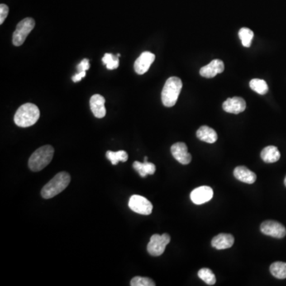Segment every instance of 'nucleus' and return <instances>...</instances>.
<instances>
[{
	"instance_id": "nucleus-8",
	"label": "nucleus",
	"mask_w": 286,
	"mask_h": 286,
	"mask_svg": "<svg viewBox=\"0 0 286 286\" xmlns=\"http://www.w3.org/2000/svg\"><path fill=\"white\" fill-rule=\"evenodd\" d=\"M260 230L264 235L276 239H282L286 235V227L282 224L273 220H267L263 222L261 225Z\"/></svg>"
},
{
	"instance_id": "nucleus-11",
	"label": "nucleus",
	"mask_w": 286,
	"mask_h": 286,
	"mask_svg": "<svg viewBox=\"0 0 286 286\" xmlns=\"http://www.w3.org/2000/svg\"><path fill=\"white\" fill-rule=\"evenodd\" d=\"M154 60L155 55L154 54L150 52H143L135 62L134 68L136 73L139 75H143L146 73Z\"/></svg>"
},
{
	"instance_id": "nucleus-13",
	"label": "nucleus",
	"mask_w": 286,
	"mask_h": 286,
	"mask_svg": "<svg viewBox=\"0 0 286 286\" xmlns=\"http://www.w3.org/2000/svg\"><path fill=\"white\" fill-rule=\"evenodd\" d=\"M225 70L224 62L219 59H215L209 64L202 67L200 70V74L205 78H212L217 74L222 73Z\"/></svg>"
},
{
	"instance_id": "nucleus-28",
	"label": "nucleus",
	"mask_w": 286,
	"mask_h": 286,
	"mask_svg": "<svg viewBox=\"0 0 286 286\" xmlns=\"http://www.w3.org/2000/svg\"><path fill=\"white\" fill-rule=\"evenodd\" d=\"M78 72H86L90 68L89 60L85 58L77 67Z\"/></svg>"
},
{
	"instance_id": "nucleus-10",
	"label": "nucleus",
	"mask_w": 286,
	"mask_h": 286,
	"mask_svg": "<svg viewBox=\"0 0 286 286\" xmlns=\"http://www.w3.org/2000/svg\"><path fill=\"white\" fill-rule=\"evenodd\" d=\"M173 158L182 164H188L192 161V155L188 152V147L184 143H177L171 146Z\"/></svg>"
},
{
	"instance_id": "nucleus-23",
	"label": "nucleus",
	"mask_w": 286,
	"mask_h": 286,
	"mask_svg": "<svg viewBox=\"0 0 286 286\" xmlns=\"http://www.w3.org/2000/svg\"><path fill=\"white\" fill-rule=\"evenodd\" d=\"M239 36L244 47H250L254 38V32L252 30L246 27L242 28L239 30Z\"/></svg>"
},
{
	"instance_id": "nucleus-19",
	"label": "nucleus",
	"mask_w": 286,
	"mask_h": 286,
	"mask_svg": "<svg viewBox=\"0 0 286 286\" xmlns=\"http://www.w3.org/2000/svg\"><path fill=\"white\" fill-rule=\"evenodd\" d=\"M133 168L139 173V175L142 177H145L148 174L152 175L156 171L155 164L149 163L147 161H145L143 163L135 162L133 164Z\"/></svg>"
},
{
	"instance_id": "nucleus-27",
	"label": "nucleus",
	"mask_w": 286,
	"mask_h": 286,
	"mask_svg": "<svg viewBox=\"0 0 286 286\" xmlns=\"http://www.w3.org/2000/svg\"><path fill=\"white\" fill-rule=\"evenodd\" d=\"M9 7H7V5L3 4V3L0 5V24L1 25L3 23V21L7 19Z\"/></svg>"
},
{
	"instance_id": "nucleus-20",
	"label": "nucleus",
	"mask_w": 286,
	"mask_h": 286,
	"mask_svg": "<svg viewBox=\"0 0 286 286\" xmlns=\"http://www.w3.org/2000/svg\"><path fill=\"white\" fill-rule=\"evenodd\" d=\"M269 270L273 277L278 279L286 278V263L276 262L271 264L269 267Z\"/></svg>"
},
{
	"instance_id": "nucleus-21",
	"label": "nucleus",
	"mask_w": 286,
	"mask_h": 286,
	"mask_svg": "<svg viewBox=\"0 0 286 286\" xmlns=\"http://www.w3.org/2000/svg\"><path fill=\"white\" fill-rule=\"evenodd\" d=\"M106 157L111 162V164H114V165L117 164L120 161L125 163V162L128 160V154L124 150H120V151L117 152L108 150L106 153Z\"/></svg>"
},
{
	"instance_id": "nucleus-15",
	"label": "nucleus",
	"mask_w": 286,
	"mask_h": 286,
	"mask_svg": "<svg viewBox=\"0 0 286 286\" xmlns=\"http://www.w3.org/2000/svg\"><path fill=\"white\" fill-rule=\"evenodd\" d=\"M235 243V239L231 234H220L211 240V245L217 250H225L231 247Z\"/></svg>"
},
{
	"instance_id": "nucleus-25",
	"label": "nucleus",
	"mask_w": 286,
	"mask_h": 286,
	"mask_svg": "<svg viewBox=\"0 0 286 286\" xmlns=\"http://www.w3.org/2000/svg\"><path fill=\"white\" fill-rule=\"evenodd\" d=\"M102 63L106 64L107 69L114 70L119 67L120 60L117 55H113L111 54H105L102 59Z\"/></svg>"
},
{
	"instance_id": "nucleus-14",
	"label": "nucleus",
	"mask_w": 286,
	"mask_h": 286,
	"mask_svg": "<svg viewBox=\"0 0 286 286\" xmlns=\"http://www.w3.org/2000/svg\"><path fill=\"white\" fill-rule=\"evenodd\" d=\"M105 98L101 95L96 94L92 96L90 99V107L95 117L102 119L106 116V108H105Z\"/></svg>"
},
{
	"instance_id": "nucleus-4",
	"label": "nucleus",
	"mask_w": 286,
	"mask_h": 286,
	"mask_svg": "<svg viewBox=\"0 0 286 286\" xmlns=\"http://www.w3.org/2000/svg\"><path fill=\"white\" fill-rule=\"evenodd\" d=\"M182 87L183 84L179 77H172L167 80L162 92V101L165 107H173L176 104Z\"/></svg>"
},
{
	"instance_id": "nucleus-9",
	"label": "nucleus",
	"mask_w": 286,
	"mask_h": 286,
	"mask_svg": "<svg viewBox=\"0 0 286 286\" xmlns=\"http://www.w3.org/2000/svg\"><path fill=\"white\" fill-rule=\"evenodd\" d=\"M213 197V190L209 186H201L191 192V201L195 204L200 205L208 202Z\"/></svg>"
},
{
	"instance_id": "nucleus-16",
	"label": "nucleus",
	"mask_w": 286,
	"mask_h": 286,
	"mask_svg": "<svg viewBox=\"0 0 286 286\" xmlns=\"http://www.w3.org/2000/svg\"><path fill=\"white\" fill-rule=\"evenodd\" d=\"M234 176L239 182L246 184H254L257 179L256 174L245 166L236 167L234 170Z\"/></svg>"
},
{
	"instance_id": "nucleus-24",
	"label": "nucleus",
	"mask_w": 286,
	"mask_h": 286,
	"mask_svg": "<svg viewBox=\"0 0 286 286\" xmlns=\"http://www.w3.org/2000/svg\"><path fill=\"white\" fill-rule=\"evenodd\" d=\"M198 277L208 286H213L216 284V276L210 269L203 268L200 269L198 272Z\"/></svg>"
},
{
	"instance_id": "nucleus-6",
	"label": "nucleus",
	"mask_w": 286,
	"mask_h": 286,
	"mask_svg": "<svg viewBox=\"0 0 286 286\" xmlns=\"http://www.w3.org/2000/svg\"><path fill=\"white\" fill-rule=\"evenodd\" d=\"M170 243V236L168 234L152 235L148 244L147 251L152 256H160L164 252L166 245Z\"/></svg>"
},
{
	"instance_id": "nucleus-5",
	"label": "nucleus",
	"mask_w": 286,
	"mask_h": 286,
	"mask_svg": "<svg viewBox=\"0 0 286 286\" xmlns=\"http://www.w3.org/2000/svg\"><path fill=\"white\" fill-rule=\"evenodd\" d=\"M35 26V21L32 18H26L19 22L12 37L15 46H20L23 44L28 35Z\"/></svg>"
},
{
	"instance_id": "nucleus-29",
	"label": "nucleus",
	"mask_w": 286,
	"mask_h": 286,
	"mask_svg": "<svg viewBox=\"0 0 286 286\" xmlns=\"http://www.w3.org/2000/svg\"><path fill=\"white\" fill-rule=\"evenodd\" d=\"M85 76L86 72H78L76 75L73 76L72 80H73V82H81L82 78H83Z\"/></svg>"
},
{
	"instance_id": "nucleus-2",
	"label": "nucleus",
	"mask_w": 286,
	"mask_h": 286,
	"mask_svg": "<svg viewBox=\"0 0 286 286\" xmlns=\"http://www.w3.org/2000/svg\"><path fill=\"white\" fill-rule=\"evenodd\" d=\"M71 177L68 173L61 172L54 176L41 189V197L51 199L64 191L70 183Z\"/></svg>"
},
{
	"instance_id": "nucleus-32",
	"label": "nucleus",
	"mask_w": 286,
	"mask_h": 286,
	"mask_svg": "<svg viewBox=\"0 0 286 286\" xmlns=\"http://www.w3.org/2000/svg\"><path fill=\"white\" fill-rule=\"evenodd\" d=\"M145 161H147V157H145Z\"/></svg>"
},
{
	"instance_id": "nucleus-7",
	"label": "nucleus",
	"mask_w": 286,
	"mask_h": 286,
	"mask_svg": "<svg viewBox=\"0 0 286 286\" xmlns=\"http://www.w3.org/2000/svg\"><path fill=\"white\" fill-rule=\"evenodd\" d=\"M129 207L133 211L140 215H150L153 211V205L150 201L139 195H133L129 201Z\"/></svg>"
},
{
	"instance_id": "nucleus-22",
	"label": "nucleus",
	"mask_w": 286,
	"mask_h": 286,
	"mask_svg": "<svg viewBox=\"0 0 286 286\" xmlns=\"http://www.w3.org/2000/svg\"><path fill=\"white\" fill-rule=\"evenodd\" d=\"M250 87L259 95H265L268 92V85L264 80L253 79L250 81Z\"/></svg>"
},
{
	"instance_id": "nucleus-17",
	"label": "nucleus",
	"mask_w": 286,
	"mask_h": 286,
	"mask_svg": "<svg viewBox=\"0 0 286 286\" xmlns=\"http://www.w3.org/2000/svg\"><path fill=\"white\" fill-rule=\"evenodd\" d=\"M197 136L201 141L210 144L216 143L218 139V135L216 130L207 126H202L200 127L197 130Z\"/></svg>"
},
{
	"instance_id": "nucleus-31",
	"label": "nucleus",
	"mask_w": 286,
	"mask_h": 286,
	"mask_svg": "<svg viewBox=\"0 0 286 286\" xmlns=\"http://www.w3.org/2000/svg\"><path fill=\"white\" fill-rule=\"evenodd\" d=\"M118 57H119V58H120V56H121V54H117Z\"/></svg>"
},
{
	"instance_id": "nucleus-30",
	"label": "nucleus",
	"mask_w": 286,
	"mask_h": 286,
	"mask_svg": "<svg viewBox=\"0 0 286 286\" xmlns=\"http://www.w3.org/2000/svg\"><path fill=\"white\" fill-rule=\"evenodd\" d=\"M284 183H285V185L286 186V178H285Z\"/></svg>"
},
{
	"instance_id": "nucleus-12",
	"label": "nucleus",
	"mask_w": 286,
	"mask_h": 286,
	"mask_svg": "<svg viewBox=\"0 0 286 286\" xmlns=\"http://www.w3.org/2000/svg\"><path fill=\"white\" fill-rule=\"evenodd\" d=\"M246 107V103L241 97H232L229 98L223 103V109L226 112L231 114H239L244 112Z\"/></svg>"
},
{
	"instance_id": "nucleus-3",
	"label": "nucleus",
	"mask_w": 286,
	"mask_h": 286,
	"mask_svg": "<svg viewBox=\"0 0 286 286\" xmlns=\"http://www.w3.org/2000/svg\"><path fill=\"white\" fill-rule=\"evenodd\" d=\"M54 154V149L52 145H46L39 148L33 153L29 159V168L33 172L42 170L51 163Z\"/></svg>"
},
{
	"instance_id": "nucleus-1",
	"label": "nucleus",
	"mask_w": 286,
	"mask_h": 286,
	"mask_svg": "<svg viewBox=\"0 0 286 286\" xmlns=\"http://www.w3.org/2000/svg\"><path fill=\"white\" fill-rule=\"evenodd\" d=\"M40 117L39 107L34 103L21 105L15 115V123L20 127H29L36 123Z\"/></svg>"
},
{
	"instance_id": "nucleus-26",
	"label": "nucleus",
	"mask_w": 286,
	"mask_h": 286,
	"mask_svg": "<svg viewBox=\"0 0 286 286\" xmlns=\"http://www.w3.org/2000/svg\"><path fill=\"white\" fill-rule=\"evenodd\" d=\"M131 286H155V282L153 280L145 277H139L137 276L130 281Z\"/></svg>"
},
{
	"instance_id": "nucleus-18",
	"label": "nucleus",
	"mask_w": 286,
	"mask_h": 286,
	"mask_svg": "<svg viewBox=\"0 0 286 286\" xmlns=\"http://www.w3.org/2000/svg\"><path fill=\"white\" fill-rule=\"evenodd\" d=\"M261 158L265 163H274L279 160L281 154L276 146L269 145L264 148L263 151L261 152Z\"/></svg>"
}]
</instances>
